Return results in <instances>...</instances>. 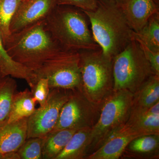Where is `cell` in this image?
Segmentation results:
<instances>
[{
  "label": "cell",
  "instance_id": "obj_9",
  "mask_svg": "<svg viewBox=\"0 0 159 159\" xmlns=\"http://www.w3.org/2000/svg\"><path fill=\"white\" fill-rule=\"evenodd\" d=\"M72 90L60 89H51L45 104L35 109L27 118V138L45 136L54 129L60 112L68 99Z\"/></svg>",
  "mask_w": 159,
  "mask_h": 159
},
{
  "label": "cell",
  "instance_id": "obj_8",
  "mask_svg": "<svg viewBox=\"0 0 159 159\" xmlns=\"http://www.w3.org/2000/svg\"><path fill=\"white\" fill-rule=\"evenodd\" d=\"M100 106L90 101L82 91H71L52 131L92 129L99 118Z\"/></svg>",
  "mask_w": 159,
  "mask_h": 159
},
{
  "label": "cell",
  "instance_id": "obj_11",
  "mask_svg": "<svg viewBox=\"0 0 159 159\" xmlns=\"http://www.w3.org/2000/svg\"><path fill=\"white\" fill-rule=\"evenodd\" d=\"M138 136L124 124L112 132L100 146L85 159H119L129 143Z\"/></svg>",
  "mask_w": 159,
  "mask_h": 159
},
{
  "label": "cell",
  "instance_id": "obj_27",
  "mask_svg": "<svg viewBox=\"0 0 159 159\" xmlns=\"http://www.w3.org/2000/svg\"><path fill=\"white\" fill-rule=\"evenodd\" d=\"M58 6H74L83 11H92L97 6V0H57Z\"/></svg>",
  "mask_w": 159,
  "mask_h": 159
},
{
  "label": "cell",
  "instance_id": "obj_19",
  "mask_svg": "<svg viewBox=\"0 0 159 159\" xmlns=\"http://www.w3.org/2000/svg\"><path fill=\"white\" fill-rule=\"evenodd\" d=\"M159 134L144 135L131 140L124 152L132 156L154 157L159 155Z\"/></svg>",
  "mask_w": 159,
  "mask_h": 159
},
{
  "label": "cell",
  "instance_id": "obj_3",
  "mask_svg": "<svg viewBox=\"0 0 159 159\" xmlns=\"http://www.w3.org/2000/svg\"><path fill=\"white\" fill-rule=\"evenodd\" d=\"M80 9L57 6L45 20L47 28L63 50L76 51L100 49Z\"/></svg>",
  "mask_w": 159,
  "mask_h": 159
},
{
  "label": "cell",
  "instance_id": "obj_2",
  "mask_svg": "<svg viewBox=\"0 0 159 159\" xmlns=\"http://www.w3.org/2000/svg\"><path fill=\"white\" fill-rule=\"evenodd\" d=\"M5 47L14 61L33 72L63 50L49 31L45 20L11 34Z\"/></svg>",
  "mask_w": 159,
  "mask_h": 159
},
{
  "label": "cell",
  "instance_id": "obj_6",
  "mask_svg": "<svg viewBox=\"0 0 159 159\" xmlns=\"http://www.w3.org/2000/svg\"><path fill=\"white\" fill-rule=\"evenodd\" d=\"M133 95L127 90H113L103 100L98 120L91 129L88 156L96 150L112 132L126 123Z\"/></svg>",
  "mask_w": 159,
  "mask_h": 159
},
{
  "label": "cell",
  "instance_id": "obj_26",
  "mask_svg": "<svg viewBox=\"0 0 159 159\" xmlns=\"http://www.w3.org/2000/svg\"><path fill=\"white\" fill-rule=\"evenodd\" d=\"M135 40L139 43L155 74L159 75V50L148 47L140 40Z\"/></svg>",
  "mask_w": 159,
  "mask_h": 159
},
{
  "label": "cell",
  "instance_id": "obj_5",
  "mask_svg": "<svg viewBox=\"0 0 159 159\" xmlns=\"http://www.w3.org/2000/svg\"><path fill=\"white\" fill-rule=\"evenodd\" d=\"M154 74L140 45L133 38L113 58L114 91L123 90L134 94Z\"/></svg>",
  "mask_w": 159,
  "mask_h": 159
},
{
  "label": "cell",
  "instance_id": "obj_25",
  "mask_svg": "<svg viewBox=\"0 0 159 159\" xmlns=\"http://www.w3.org/2000/svg\"><path fill=\"white\" fill-rule=\"evenodd\" d=\"M31 89V93L36 102L39 103L40 106L44 105L51 91L48 80L45 78H40Z\"/></svg>",
  "mask_w": 159,
  "mask_h": 159
},
{
  "label": "cell",
  "instance_id": "obj_21",
  "mask_svg": "<svg viewBox=\"0 0 159 159\" xmlns=\"http://www.w3.org/2000/svg\"><path fill=\"white\" fill-rule=\"evenodd\" d=\"M17 87L13 77H0V127L8 123Z\"/></svg>",
  "mask_w": 159,
  "mask_h": 159
},
{
  "label": "cell",
  "instance_id": "obj_10",
  "mask_svg": "<svg viewBox=\"0 0 159 159\" xmlns=\"http://www.w3.org/2000/svg\"><path fill=\"white\" fill-rule=\"evenodd\" d=\"M57 6V0H22L11 20V34L45 20Z\"/></svg>",
  "mask_w": 159,
  "mask_h": 159
},
{
  "label": "cell",
  "instance_id": "obj_23",
  "mask_svg": "<svg viewBox=\"0 0 159 159\" xmlns=\"http://www.w3.org/2000/svg\"><path fill=\"white\" fill-rule=\"evenodd\" d=\"M22 0H0V35L4 45L11 35V20Z\"/></svg>",
  "mask_w": 159,
  "mask_h": 159
},
{
  "label": "cell",
  "instance_id": "obj_14",
  "mask_svg": "<svg viewBox=\"0 0 159 159\" xmlns=\"http://www.w3.org/2000/svg\"><path fill=\"white\" fill-rule=\"evenodd\" d=\"M27 138V118L0 127V152H17Z\"/></svg>",
  "mask_w": 159,
  "mask_h": 159
},
{
  "label": "cell",
  "instance_id": "obj_24",
  "mask_svg": "<svg viewBox=\"0 0 159 159\" xmlns=\"http://www.w3.org/2000/svg\"><path fill=\"white\" fill-rule=\"evenodd\" d=\"M44 137L26 139L16 152L20 159H42Z\"/></svg>",
  "mask_w": 159,
  "mask_h": 159
},
{
  "label": "cell",
  "instance_id": "obj_4",
  "mask_svg": "<svg viewBox=\"0 0 159 159\" xmlns=\"http://www.w3.org/2000/svg\"><path fill=\"white\" fill-rule=\"evenodd\" d=\"M79 53L82 92L91 102L101 105L114 90L113 59L101 49Z\"/></svg>",
  "mask_w": 159,
  "mask_h": 159
},
{
  "label": "cell",
  "instance_id": "obj_22",
  "mask_svg": "<svg viewBox=\"0 0 159 159\" xmlns=\"http://www.w3.org/2000/svg\"><path fill=\"white\" fill-rule=\"evenodd\" d=\"M133 38L140 40L148 47L159 50V13L152 16L140 31H133Z\"/></svg>",
  "mask_w": 159,
  "mask_h": 159
},
{
  "label": "cell",
  "instance_id": "obj_18",
  "mask_svg": "<svg viewBox=\"0 0 159 159\" xmlns=\"http://www.w3.org/2000/svg\"><path fill=\"white\" fill-rule=\"evenodd\" d=\"M76 129L52 131L44 137L42 159H56L64 149Z\"/></svg>",
  "mask_w": 159,
  "mask_h": 159
},
{
  "label": "cell",
  "instance_id": "obj_15",
  "mask_svg": "<svg viewBox=\"0 0 159 159\" xmlns=\"http://www.w3.org/2000/svg\"><path fill=\"white\" fill-rule=\"evenodd\" d=\"M6 76L24 80L31 88L35 84L34 72L11 58L6 51L0 35V77Z\"/></svg>",
  "mask_w": 159,
  "mask_h": 159
},
{
  "label": "cell",
  "instance_id": "obj_30",
  "mask_svg": "<svg viewBox=\"0 0 159 159\" xmlns=\"http://www.w3.org/2000/svg\"><path fill=\"white\" fill-rule=\"evenodd\" d=\"M155 1L158 4H159V0H155Z\"/></svg>",
  "mask_w": 159,
  "mask_h": 159
},
{
  "label": "cell",
  "instance_id": "obj_13",
  "mask_svg": "<svg viewBox=\"0 0 159 159\" xmlns=\"http://www.w3.org/2000/svg\"><path fill=\"white\" fill-rule=\"evenodd\" d=\"M125 125L139 136L159 134V102L147 108L131 107Z\"/></svg>",
  "mask_w": 159,
  "mask_h": 159
},
{
  "label": "cell",
  "instance_id": "obj_29",
  "mask_svg": "<svg viewBox=\"0 0 159 159\" xmlns=\"http://www.w3.org/2000/svg\"><path fill=\"white\" fill-rule=\"evenodd\" d=\"M114 1H116L117 2H122L123 0H114Z\"/></svg>",
  "mask_w": 159,
  "mask_h": 159
},
{
  "label": "cell",
  "instance_id": "obj_17",
  "mask_svg": "<svg viewBox=\"0 0 159 159\" xmlns=\"http://www.w3.org/2000/svg\"><path fill=\"white\" fill-rule=\"evenodd\" d=\"M133 95L132 108H147L159 102V75L151 76Z\"/></svg>",
  "mask_w": 159,
  "mask_h": 159
},
{
  "label": "cell",
  "instance_id": "obj_12",
  "mask_svg": "<svg viewBox=\"0 0 159 159\" xmlns=\"http://www.w3.org/2000/svg\"><path fill=\"white\" fill-rule=\"evenodd\" d=\"M129 25L134 32L142 29L149 18L159 13L155 0H123L119 2Z\"/></svg>",
  "mask_w": 159,
  "mask_h": 159
},
{
  "label": "cell",
  "instance_id": "obj_16",
  "mask_svg": "<svg viewBox=\"0 0 159 159\" xmlns=\"http://www.w3.org/2000/svg\"><path fill=\"white\" fill-rule=\"evenodd\" d=\"M91 129L76 131L56 159H83L88 156Z\"/></svg>",
  "mask_w": 159,
  "mask_h": 159
},
{
  "label": "cell",
  "instance_id": "obj_28",
  "mask_svg": "<svg viewBox=\"0 0 159 159\" xmlns=\"http://www.w3.org/2000/svg\"><path fill=\"white\" fill-rule=\"evenodd\" d=\"M0 159H20L16 152L3 153L0 152Z\"/></svg>",
  "mask_w": 159,
  "mask_h": 159
},
{
  "label": "cell",
  "instance_id": "obj_7",
  "mask_svg": "<svg viewBox=\"0 0 159 159\" xmlns=\"http://www.w3.org/2000/svg\"><path fill=\"white\" fill-rule=\"evenodd\" d=\"M80 60L78 51L61 50L34 71L35 82L45 78L51 89L82 91Z\"/></svg>",
  "mask_w": 159,
  "mask_h": 159
},
{
  "label": "cell",
  "instance_id": "obj_20",
  "mask_svg": "<svg viewBox=\"0 0 159 159\" xmlns=\"http://www.w3.org/2000/svg\"><path fill=\"white\" fill-rule=\"evenodd\" d=\"M36 101L31 91L28 89L20 91L15 95L8 123L19 121L29 118L35 110Z\"/></svg>",
  "mask_w": 159,
  "mask_h": 159
},
{
  "label": "cell",
  "instance_id": "obj_1",
  "mask_svg": "<svg viewBox=\"0 0 159 159\" xmlns=\"http://www.w3.org/2000/svg\"><path fill=\"white\" fill-rule=\"evenodd\" d=\"M83 11L90 24L94 40L107 57L113 59L133 39L134 31L119 2L97 0L95 10Z\"/></svg>",
  "mask_w": 159,
  "mask_h": 159
}]
</instances>
